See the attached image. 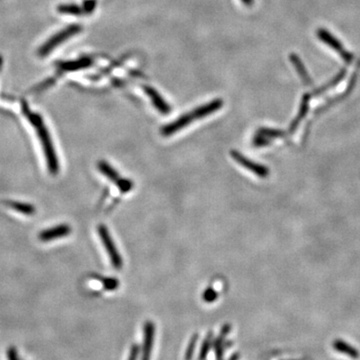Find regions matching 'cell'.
I'll list each match as a JSON object with an SVG mask.
<instances>
[{"label": "cell", "mask_w": 360, "mask_h": 360, "mask_svg": "<svg viewBox=\"0 0 360 360\" xmlns=\"http://www.w3.org/2000/svg\"><path fill=\"white\" fill-rule=\"evenodd\" d=\"M71 232V228L67 224H60L49 229H45L38 235V238L43 242H49L57 238L65 237L69 235Z\"/></svg>", "instance_id": "obj_7"}, {"label": "cell", "mask_w": 360, "mask_h": 360, "mask_svg": "<svg viewBox=\"0 0 360 360\" xmlns=\"http://www.w3.org/2000/svg\"><path fill=\"white\" fill-rule=\"evenodd\" d=\"M217 292L212 288H207L203 293V300L205 302H213L217 299Z\"/></svg>", "instance_id": "obj_25"}, {"label": "cell", "mask_w": 360, "mask_h": 360, "mask_svg": "<svg viewBox=\"0 0 360 360\" xmlns=\"http://www.w3.org/2000/svg\"><path fill=\"white\" fill-rule=\"evenodd\" d=\"M154 336H155V325L153 322L147 321L144 325V338H143L141 360H150L151 351L154 343Z\"/></svg>", "instance_id": "obj_8"}, {"label": "cell", "mask_w": 360, "mask_h": 360, "mask_svg": "<svg viewBox=\"0 0 360 360\" xmlns=\"http://www.w3.org/2000/svg\"><path fill=\"white\" fill-rule=\"evenodd\" d=\"M98 169H99V171L105 175L109 180L117 183L119 180H120V176L119 174L117 173V171L111 167L107 162L105 161H100L99 163H98Z\"/></svg>", "instance_id": "obj_15"}, {"label": "cell", "mask_w": 360, "mask_h": 360, "mask_svg": "<svg viewBox=\"0 0 360 360\" xmlns=\"http://www.w3.org/2000/svg\"><path fill=\"white\" fill-rule=\"evenodd\" d=\"M257 133L260 135H263L269 139L279 138L284 135V132L281 131V130L272 129V128H264V127H261L257 131Z\"/></svg>", "instance_id": "obj_20"}, {"label": "cell", "mask_w": 360, "mask_h": 360, "mask_svg": "<svg viewBox=\"0 0 360 360\" xmlns=\"http://www.w3.org/2000/svg\"><path fill=\"white\" fill-rule=\"evenodd\" d=\"M222 106H223L222 99H220V98H216V99H214L208 103H205L197 108H195L193 111H191V113H192V116L194 119H199V118H203V117L213 114L214 112L219 110Z\"/></svg>", "instance_id": "obj_11"}, {"label": "cell", "mask_w": 360, "mask_h": 360, "mask_svg": "<svg viewBox=\"0 0 360 360\" xmlns=\"http://www.w3.org/2000/svg\"><path fill=\"white\" fill-rule=\"evenodd\" d=\"M230 325H223L222 328H221V331L218 335V337L216 338V340L214 341V344H213V348H214V351H215V356H216V359L217 360H222V355H223V352L225 350V346H224V343H225V337L226 335L229 333V331H230Z\"/></svg>", "instance_id": "obj_12"}, {"label": "cell", "mask_w": 360, "mask_h": 360, "mask_svg": "<svg viewBox=\"0 0 360 360\" xmlns=\"http://www.w3.org/2000/svg\"><path fill=\"white\" fill-rule=\"evenodd\" d=\"M318 36H319V38L322 39V41H324L325 43H327L329 46H331L334 50H336L345 61L350 62L352 60L353 56L349 52L344 50V48L342 47L340 42L337 39H335L329 33V32H327L326 30H323V29H320V30H318Z\"/></svg>", "instance_id": "obj_10"}, {"label": "cell", "mask_w": 360, "mask_h": 360, "mask_svg": "<svg viewBox=\"0 0 360 360\" xmlns=\"http://www.w3.org/2000/svg\"><path fill=\"white\" fill-rule=\"evenodd\" d=\"M7 356H8V359H9V360H19L18 355H17V351H16L14 348H10V349L8 350Z\"/></svg>", "instance_id": "obj_29"}, {"label": "cell", "mask_w": 360, "mask_h": 360, "mask_svg": "<svg viewBox=\"0 0 360 360\" xmlns=\"http://www.w3.org/2000/svg\"><path fill=\"white\" fill-rule=\"evenodd\" d=\"M290 59H291V61H292V63H293L294 66H295V68L297 69V71H298V73H299L300 77L302 78V81H303L305 84L310 85V84L312 83V82H311V80H310V77H309V75L307 74L306 69L304 68L303 64L301 63V61H300V59L298 58V56H297V55H295V54H291Z\"/></svg>", "instance_id": "obj_17"}, {"label": "cell", "mask_w": 360, "mask_h": 360, "mask_svg": "<svg viewBox=\"0 0 360 360\" xmlns=\"http://www.w3.org/2000/svg\"><path fill=\"white\" fill-rule=\"evenodd\" d=\"M57 11L62 14H70V15H76V16H79L83 13L82 7H80L76 4H73V3L61 4L57 7Z\"/></svg>", "instance_id": "obj_18"}, {"label": "cell", "mask_w": 360, "mask_h": 360, "mask_svg": "<svg viewBox=\"0 0 360 360\" xmlns=\"http://www.w3.org/2000/svg\"><path fill=\"white\" fill-rule=\"evenodd\" d=\"M193 120H194V118H193L191 112L183 114L180 117H178L177 119H175L174 121L170 122L169 124L163 126L161 129V134L163 136H170V135L180 131L181 129H183L184 127L189 125Z\"/></svg>", "instance_id": "obj_5"}, {"label": "cell", "mask_w": 360, "mask_h": 360, "mask_svg": "<svg viewBox=\"0 0 360 360\" xmlns=\"http://www.w3.org/2000/svg\"><path fill=\"white\" fill-rule=\"evenodd\" d=\"M308 100H309V95H307V94L303 95V99H302V102H301V105H300L299 113H298L297 117L292 121V123L290 125V132H293L294 130L296 129V127L299 125L301 119L303 117H305V115L307 114V111H308Z\"/></svg>", "instance_id": "obj_16"}, {"label": "cell", "mask_w": 360, "mask_h": 360, "mask_svg": "<svg viewBox=\"0 0 360 360\" xmlns=\"http://www.w3.org/2000/svg\"><path fill=\"white\" fill-rule=\"evenodd\" d=\"M230 154L233 157V159L238 163V164H240L241 166H243L247 170L251 171L252 173L256 174L258 177L265 178V177L268 176L269 169L266 166L261 165V164H259V163H256V162L252 161L251 159L245 157L244 155H242L238 151L232 150Z\"/></svg>", "instance_id": "obj_4"}, {"label": "cell", "mask_w": 360, "mask_h": 360, "mask_svg": "<svg viewBox=\"0 0 360 360\" xmlns=\"http://www.w3.org/2000/svg\"><path fill=\"white\" fill-rule=\"evenodd\" d=\"M332 347L338 351L339 353H342V354H345L347 355L348 357L350 358H353V359H357L359 358L360 356V353L359 351L351 346L349 343H347L346 341L344 340H341V339H337V340H334L333 343H332Z\"/></svg>", "instance_id": "obj_13"}, {"label": "cell", "mask_w": 360, "mask_h": 360, "mask_svg": "<svg viewBox=\"0 0 360 360\" xmlns=\"http://www.w3.org/2000/svg\"><path fill=\"white\" fill-rule=\"evenodd\" d=\"M145 93L147 94V96L149 97V99L151 100L153 106L163 115L169 114L171 111V107L170 105L164 100V98L161 96V94L152 86H147L145 85L143 87Z\"/></svg>", "instance_id": "obj_6"}, {"label": "cell", "mask_w": 360, "mask_h": 360, "mask_svg": "<svg viewBox=\"0 0 360 360\" xmlns=\"http://www.w3.org/2000/svg\"><path fill=\"white\" fill-rule=\"evenodd\" d=\"M92 64V60L88 57H82L73 61H60L56 62L55 66L58 68L59 72L64 71H76L80 69H84L90 67Z\"/></svg>", "instance_id": "obj_9"}, {"label": "cell", "mask_w": 360, "mask_h": 360, "mask_svg": "<svg viewBox=\"0 0 360 360\" xmlns=\"http://www.w3.org/2000/svg\"><path fill=\"white\" fill-rule=\"evenodd\" d=\"M238 358H239V354L238 353H236V354H234V355H232L230 358H229L228 360H238Z\"/></svg>", "instance_id": "obj_31"}, {"label": "cell", "mask_w": 360, "mask_h": 360, "mask_svg": "<svg viewBox=\"0 0 360 360\" xmlns=\"http://www.w3.org/2000/svg\"><path fill=\"white\" fill-rule=\"evenodd\" d=\"M197 340H198V334H194L190 338V341L187 345L186 352H185V355H184V360H191L192 359L193 354H194V350H195V347H196V343H197Z\"/></svg>", "instance_id": "obj_21"}, {"label": "cell", "mask_w": 360, "mask_h": 360, "mask_svg": "<svg viewBox=\"0 0 360 360\" xmlns=\"http://www.w3.org/2000/svg\"><path fill=\"white\" fill-rule=\"evenodd\" d=\"M102 283L107 290H115L119 285L118 280L115 278H104L102 279Z\"/></svg>", "instance_id": "obj_27"}, {"label": "cell", "mask_w": 360, "mask_h": 360, "mask_svg": "<svg viewBox=\"0 0 360 360\" xmlns=\"http://www.w3.org/2000/svg\"><path fill=\"white\" fill-rule=\"evenodd\" d=\"M96 7V0H84L83 1V12L86 14H90L94 11Z\"/></svg>", "instance_id": "obj_26"}, {"label": "cell", "mask_w": 360, "mask_h": 360, "mask_svg": "<svg viewBox=\"0 0 360 360\" xmlns=\"http://www.w3.org/2000/svg\"><path fill=\"white\" fill-rule=\"evenodd\" d=\"M270 142V139L263 136V135H260V134H256L253 138V144L254 146L256 147H261V146H266L268 145Z\"/></svg>", "instance_id": "obj_24"}, {"label": "cell", "mask_w": 360, "mask_h": 360, "mask_svg": "<svg viewBox=\"0 0 360 360\" xmlns=\"http://www.w3.org/2000/svg\"><path fill=\"white\" fill-rule=\"evenodd\" d=\"M21 111L23 115L27 118L29 123L35 128L36 134L42 145L49 172L52 175H56L59 172V161L55 148L53 146L50 133L43 121L42 116L38 113L31 111L25 100H21Z\"/></svg>", "instance_id": "obj_1"}, {"label": "cell", "mask_w": 360, "mask_h": 360, "mask_svg": "<svg viewBox=\"0 0 360 360\" xmlns=\"http://www.w3.org/2000/svg\"><path fill=\"white\" fill-rule=\"evenodd\" d=\"M5 204L7 206H9L11 209H13L19 213L25 214V215H33L36 211L35 207L29 203L18 202V201H7V202H5Z\"/></svg>", "instance_id": "obj_14"}, {"label": "cell", "mask_w": 360, "mask_h": 360, "mask_svg": "<svg viewBox=\"0 0 360 360\" xmlns=\"http://www.w3.org/2000/svg\"><path fill=\"white\" fill-rule=\"evenodd\" d=\"M140 352V347L137 344H133L130 348V353L128 356V360H137Z\"/></svg>", "instance_id": "obj_28"}, {"label": "cell", "mask_w": 360, "mask_h": 360, "mask_svg": "<svg viewBox=\"0 0 360 360\" xmlns=\"http://www.w3.org/2000/svg\"><path fill=\"white\" fill-rule=\"evenodd\" d=\"M81 30H82V27L78 24H70L67 27H65L64 29L60 30L58 33L51 36L45 43H43L41 45V47L38 49V52H37L38 56L41 58L47 56L57 46H59L60 44H62L67 39H69L70 37L75 36L78 33H80Z\"/></svg>", "instance_id": "obj_2"}, {"label": "cell", "mask_w": 360, "mask_h": 360, "mask_svg": "<svg viewBox=\"0 0 360 360\" xmlns=\"http://www.w3.org/2000/svg\"><path fill=\"white\" fill-rule=\"evenodd\" d=\"M55 79H56L55 77L47 78L44 81H42V82L38 83L37 85H35L33 87V89H31V91H33V92H42V91L48 89L50 86H52L55 83Z\"/></svg>", "instance_id": "obj_22"}, {"label": "cell", "mask_w": 360, "mask_h": 360, "mask_svg": "<svg viewBox=\"0 0 360 360\" xmlns=\"http://www.w3.org/2000/svg\"><path fill=\"white\" fill-rule=\"evenodd\" d=\"M211 346H212V332H209V333H207L206 338L204 339V341L202 343L197 360H205L209 350L211 349Z\"/></svg>", "instance_id": "obj_19"}, {"label": "cell", "mask_w": 360, "mask_h": 360, "mask_svg": "<svg viewBox=\"0 0 360 360\" xmlns=\"http://www.w3.org/2000/svg\"><path fill=\"white\" fill-rule=\"evenodd\" d=\"M98 234L100 236V239L108 253V256L110 258V261L112 263V266L116 269H121L122 268V258L121 255L119 254L110 234L108 229L106 228V226L104 225H99L98 226Z\"/></svg>", "instance_id": "obj_3"}, {"label": "cell", "mask_w": 360, "mask_h": 360, "mask_svg": "<svg viewBox=\"0 0 360 360\" xmlns=\"http://www.w3.org/2000/svg\"><path fill=\"white\" fill-rule=\"evenodd\" d=\"M2 64H3V59H2V56L0 55V70H1V68H2Z\"/></svg>", "instance_id": "obj_32"}, {"label": "cell", "mask_w": 360, "mask_h": 360, "mask_svg": "<svg viewBox=\"0 0 360 360\" xmlns=\"http://www.w3.org/2000/svg\"><path fill=\"white\" fill-rule=\"evenodd\" d=\"M117 187L120 189L121 192L125 193V192H128L132 189L133 187V183L132 181H130L129 179H125V178H120V180L116 183Z\"/></svg>", "instance_id": "obj_23"}, {"label": "cell", "mask_w": 360, "mask_h": 360, "mask_svg": "<svg viewBox=\"0 0 360 360\" xmlns=\"http://www.w3.org/2000/svg\"><path fill=\"white\" fill-rule=\"evenodd\" d=\"M241 1H242V3H243V4H245V5H247V6H250V5H252V4H253L254 0H241Z\"/></svg>", "instance_id": "obj_30"}]
</instances>
